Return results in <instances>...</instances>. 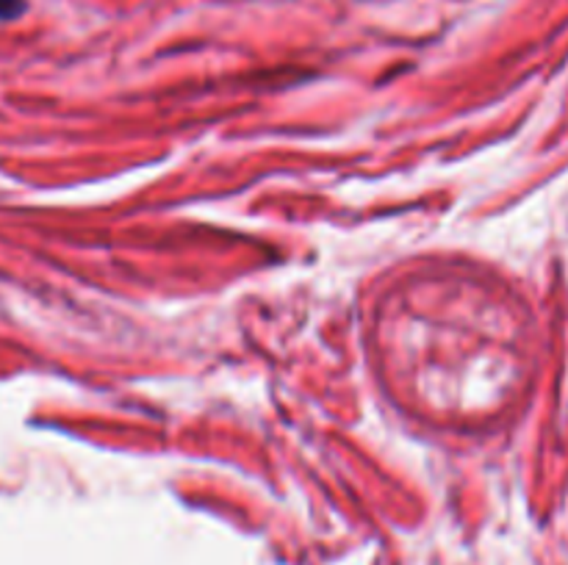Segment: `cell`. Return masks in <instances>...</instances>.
<instances>
[{"label":"cell","mask_w":568,"mask_h":565,"mask_svg":"<svg viewBox=\"0 0 568 565\" xmlns=\"http://www.w3.org/2000/svg\"><path fill=\"white\" fill-rule=\"evenodd\" d=\"M26 11V0H0V20H17Z\"/></svg>","instance_id":"1"}]
</instances>
